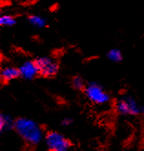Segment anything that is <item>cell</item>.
Wrapping results in <instances>:
<instances>
[{
	"label": "cell",
	"instance_id": "obj_1",
	"mask_svg": "<svg viewBox=\"0 0 144 151\" xmlns=\"http://www.w3.org/2000/svg\"><path fill=\"white\" fill-rule=\"evenodd\" d=\"M13 131L25 145L31 147H36L44 142L46 135L43 127L27 116H18L16 118Z\"/></svg>",
	"mask_w": 144,
	"mask_h": 151
},
{
	"label": "cell",
	"instance_id": "obj_2",
	"mask_svg": "<svg viewBox=\"0 0 144 151\" xmlns=\"http://www.w3.org/2000/svg\"><path fill=\"white\" fill-rule=\"evenodd\" d=\"M141 107L135 96L129 94L119 96L113 105L115 113L120 116H138L141 115Z\"/></svg>",
	"mask_w": 144,
	"mask_h": 151
},
{
	"label": "cell",
	"instance_id": "obj_3",
	"mask_svg": "<svg viewBox=\"0 0 144 151\" xmlns=\"http://www.w3.org/2000/svg\"><path fill=\"white\" fill-rule=\"evenodd\" d=\"M83 94L88 102L95 106H105L111 102V96L103 86L97 81L88 82Z\"/></svg>",
	"mask_w": 144,
	"mask_h": 151
},
{
	"label": "cell",
	"instance_id": "obj_4",
	"mask_svg": "<svg viewBox=\"0 0 144 151\" xmlns=\"http://www.w3.org/2000/svg\"><path fill=\"white\" fill-rule=\"evenodd\" d=\"M44 143L49 151H69L73 147L70 140L58 130L46 132Z\"/></svg>",
	"mask_w": 144,
	"mask_h": 151
},
{
	"label": "cell",
	"instance_id": "obj_5",
	"mask_svg": "<svg viewBox=\"0 0 144 151\" xmlns=\"http://www.w3.org/2000/svg\"><path fill=\"white\" fill-rule=\"evenodd\" d=\"M38 71L39 77L42 78H53L59 72V64L52 57L40 56L35 58Z\"/></svg>",
	"mask_w": 144,
	"mask_h": 151
},
{
	"label": "cell",
	"instance_id": "obj_6",
	"mask_svg": "<svg viewBox=\"0 0 144 151\" xmlns=\"http://www.w3.org/2000/svg\"><path fill=\"white\" fill-rule=\"evenodd\" d=\"M20 78L26 81H32L39 77V71L35 59H27L19 65Z\"/></svg>",
	"mask_w": 144,
	"mask_h": 151
},
{
	"label": "cell",
	"instance_id": "obj_7",
	"mask_svg": "<svg viewBox=\"0 0 144 151\" xmlns=\"http://www.w3.org/2000/svg\"><path fill=\"white\" fill-rule=\"evenodd\" d=\"M17 78H20V72L18 67L15 66H5L0 70V80L4 85L9 84Z\"/></svg>",
	"mask_w": 144,
	"mask_h": 151
},
{
	"label": "cell",
	"instance_id": "obj_8",
	"mask_svg": "<svg viewBox=\"0 0 144 151\" xmlns=\"http://www.w3.org/2000/svg\"><path fill=\"white\" fill-rule=\"evenodd\" d=\"M15 120L16 118L8 113L0 114V133L5 134L9 131H13Z\"/></svg>",
	"mask_w": 144,
	"mask_h": 151
},
{
	"label": "cell",
	"instance_id": "obj_9",
	"mask_svg": "<svg viewBox=\"0 0 144 151\" xmlns=\"http://www.w3.org/2000/svg\"><path fill=\"white\" fill-rule=\"evenodd\" d=\"M27 23L35 28L42 29L48 26V19L40 14H31L27 18Z\"/></svg>",
	"mask_w": 144,
	"mask_h": 151
},
{
	"label": "cell",
	"instance_id": "obj_10",
	"mask_svg": "<svg viewBox=\"0 0 144 151\" xmlns=\"http://www.w3.org/2000/svg\"><path fill=\"white\" fill-rule=\"evenodd\" d=\"M87 83L88 82H86L84 78L80 75L74 76L70 80V86H71L72 89H74L75 91H77V92H83V90L85 89L86 86H87Z\"/></svg>",
	"mask_w": 144,
	"mask_h": 151
},
{
	"label": "cell",
	"instance_id": "obj_11",
	"mask_svg": "<svg viewBox=\"0 0 144 151\" xmlns=\"http://www.w3.org/2000/svg\"><path fill=\"white\" fill-rule=\"evenodd\" d=\"M106 57H107L109 61L112 62V63H117L118 64V63L122 62V60H123L122 52H121V50L119 48H117V47L110 48L107 52Z\"/></svg>",
	"mask_w": 144,
	"mask_h": 151
},
{
	"label": "cell",
	"instance_id": "obj_12",
	"mask_svg": "<svg viewBox=\"0 0 144 151\" xmlns=\"http://www.w3.org/2000/svg\"><path fill=\"white\" fill-rule=\"evenodd\" d=\"M17 24L16 17L10 14H3L0 16V26L3 27H13Z\"/></svg>",
	"mask_w": 144,
	"mask_h": 151
},
{
	"label": "cell",
	"instance_id": "obj_13",
	"mask_svg": "<svg viewBox=\"0 0 144 151\" xmlns=\"http://www.w3.org/2000/svg\"><path fill=\"white\" fill-rule=\"evenodd\" d=\"M74 124V119L70 116H66L60 121V126L62 127H69Z\"/></svg>",
	"mask_w": 144,
	"mask_h": 151
},
{
	"label": "cell",
	"instance_id": "obj_14",
	"mask_svg": "<svg viewBox=\"0 0 144 151\" xmlns=\"http://www.w3.org/2000/svg\"><path fill=\"white\" fill-rule=\"evenodd\" d=\"M141 116H144V105H143L142 107H141Z\"/></svg>",
	"mask_w": 144,
	"mask_h": 151
}]
</instances>
